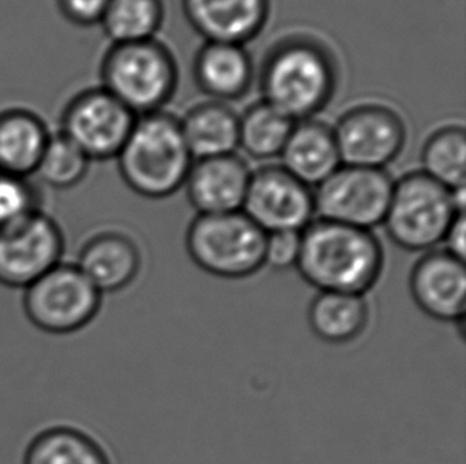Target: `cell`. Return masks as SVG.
I'll use <instances>...</instances> for the list:
<instances>
[{"instance_id":"cell-1","label":"cell","mask_w":466,"mask_h":464,"mask_svg":"<svg viewBox=\"0 0 466 464\" xmlns=\"http://www.w3.org/2000/svg\"><path fill=\"white\" fill-rule=\"evenodd\" d=\"M339 64L333 51L310 34H290L266 51L259 67L263 99L293 121L312 119L333 101Z\"/></svg>"},{"instance_id":"cell-2","label":"cell","mask_w":466,"mask_h":464,"mask_svg":"<svg viewBox=\"0 0 466 464\" xmlns=\"http://www.w3.org/2000/svg\"><path fill=\"white\" fill-rule=\"evenodd\" d=\"M384 263V248L372 231L317 218L301 231L295 267L317 291L366 296Z\"/></svg>"},{"instance_id":"cell-3","label":"cell","mask_w":466,"mask_h":464,"mask_svg":"<svg viewBox=\"0 0 466 464\" xmlns=\"http://www.w3.org/2000/svg\"><path fill=\"white\" fill-rule=\"evenodd\" d=\"M116 159L127 187L148 199L177 193L195 163L185 144L180 119L163 110L137 116Z\"/></svg>"},{"instance_id":"cell-4","label":"cell","mask_w":466,"mask_h":464,"mask_svg":"<svg viewBox=\"0 0 466 464\" xmlns=\"http://www.w3.org/2000/svg\"><path fill=\"white\" fill-rule=\"evenodd\" d=\"M461 214H465V187L449 189L423 172H410L393 183L382 225L400 248L427 253L442 245Z\"/></svg>"},{"instance_id":"cell-5","label":"cell","mask_w":466,"mask_h":464,"mask_svg":"<svg viewBox=\"0 0 466 464\" xmlns=\"http://www.w3.org/2000/svg\"><path fill=\"white\" fill-rule=\"evenodd\" d=\"M101 80V88L133 114H155L176 95L178 66L172 51L155 38L114 44L102 59Z\"/></svg>"},{"instance_id":"cell-6","label":"cell","mask_w":466,"mask_h":464,"mask_svg":"<svg viewBox=\"0 0 466 464\" xmlns=\"http://www.w3.org/2000/svg\"><path fill=\"white\" fill-rule=\"evenodd\" d=\"M266 236L242 210L198 215L187 229L185 245L199 269L218 278L240 280L265 267Z\"/></svg>"},{"instance_id":"cell-7","label":"cell","mask_w":466,"mask_h":464,"mask_svg":"<svg viewBox=\"0 0 466 464\" xmlns=\"http://www.w3.org/2000/svg\"><path fill=\"white\" fill-rule=\"evenodd\" d=\"M102 295L76 264L59 263L25 289L23 308L34 327L48 334H72L95 320Z\"/></svg>"},{"instance_id":"cell-8","label":"cell","mask_w":466,"mask_h":464,"mask_svg":"<svg viewBox=\"0 0 466 464\" xmlns=\"http://www.w3.org/2000/svg\"><path fill=\"white\" fill-rule=\"evenodd\" d=\"M393 183L385 169L340 166L315 187V217L372 231L384 221Z\"/></svg>"},{"instance_id":"cell-9","label":"cell","mask_w":466,"mask_h":464,"mask_svg":"<svg viewBox=\"0 0 466 464\" xmlns=\"http://www.w3.org/2000/svg\"><path fill=\"white\" fill-rule=\"evenodd\" d=\"M136 119L137 115L106 89H86L67 104L59 132L76 145L89 161H107L118 156Z\"/></svg>"},{"instance_id":"cell-10","label":"cell","mask_w":466,"mask_h":464,"mask_svg":"<svg viewBox=\"0 0 466 464\" xmlns=\"http://www.w3.org/2000/svg\"><path fill=\"white\" fill-rule=\"evenodd\" d=\"M344 166L384 169L406 145V125L395 108L384 104H361L347 110L333 127Z\"/></svg>"},{"instance_id":"cell-11","label":"cell","mask_w":466,"mask_h":464,"mask_svg":"<svg viewBox=\"0 0 466 464\" xmlns=\"http://www.w3.org/2000/svg\"><path fill=\"white\" fill-rule=\"evenodd\" d=\"M61 227L37 210L23 220L0 229V285L25 289L37 278L63 263Z\"/></svg>"},{"instance_id":"cell-12","label":"cell","mask_w":466,"mask_h":464,"mask_svg":"<svg viewBox=\"0 0 466 464\" xmlns=\"http://www.w3.org/2000/svg\"><path fill=\"white\" fill-rule=\"evenodd\" d=\"M242 212L266 234L301 232L315 220L314 189L282 166H266L252 172Z\"/></svg>"},{"instance_id":"cell-13","label":"cell","mask_w":466,"mask_h":464,"mask_svg":"<svg viewBox=\"0 0 466 464\" xmlns=\"http://www.w3.org/2000/svg\"><path fill=\"white\" fill-rule=\"evenodd\" d=\"M410 291L417 308L430 318L461 323L466 312L465 259L444 248L423 253L410 270Z\"/></svg>"},{"instance_id":"cell-14","label":"cell","mask_w":466,"mask_h":464,"mask_svg":"<svg viewBox=\"0 0 466 464\" xmlns=\"http://www.w3.org/2000/svg\"><path fill=\"white\" fill-rule=\"evenodd\" d=\"M189 27L206 42L246 46L271 15V0H182Z\"/></svg>"},{"instance_id":"cell-15","label":"cell","mask_w":466,"mask_h":464,"mask_svg":"<svg viewBox=\"0 0 466 464\" xmlns=\"http://www.w3.org/2000/svg\"><path fill=\"white\" fill-rule=\"evenodd\" d=\"M252 170L238 155L196 159L185 188L198 215L240 212Z\"/></svg>"},{"instance_id":"cell-16","label":"cell","mask_w":466,"mask_h":464,"mask_svg":"<svg viewBox=\"0 0 466 464\" xmlns=\"http://www.w3.org/2000/svg\"><path fill=\"white\" fill-rule=\"evenodd\" d=\"M76 267L101 295L127 288L139 276L142 257L134 238L106 231L89 237L76 257Z\"/></svg>"},{"instance_id":"cell-17","label":"cell","mask_w":466,"mask_h":464,"mask_svg":"<svg viewBox=\"0 0 466 464\" xmlns=\"http://www.w3.org/2000/svg\"><path fill=\"white\" fill-rule=\"evenodd\" d=\"M193 78L210 101H238L252 86V57L246 46L206 42L196 53Z\"/></svg>"},{"instance_id":"cell-18","label":"cell","mask_w":466,"mask_h":464,"mask_svg":"<svg viewBox=\"0 0 466 464\" xmlns=\"http://www.w3.org/2000/svg\"><path fill=\"white\" fill-rule=\"evenodd\" d=\"M280 157L282 167L312 189L342 164L333 127L314 118L295 123Z\"/></svg>"},{"instance_id":"cell-19","label":"cell","mask_w":466,"mask_h":464,"mask_svg":"<svg viewBox=\"0 0 466 464\" xmlns=\"http://www.w3.org/2000/svg\"><path fill=\"white\" fill-rule=\"evenodd\" d=\"M180 127L193 159L227 156L239 148V115L225 102H202L189 108Z\"/></svg>"},{"instance_id":"cell-20","label":"cell","mask_w":466,"mask_h":464,"mask_svg":"<svg viewBox=\"0 0 466 464\" xmlns=\"http://www.w3.org/2000/svg\"><path fill=\"white\" fill-rule=\"evenodd\" d=\"M51 132L37 115L23 108L0 114V172L10 176L35 174Z\"/></svg>"},{"instance_id":"cell-21","label":"cell","mask_w":466,"mask_h":464,"mask_svg":"<svg viewBox=\"0 0 466 464\" xmlns=\"http://www.w3.org/2000/svg\"><path fill=\"white\" fill-rule=\"evenodd\" d=\"M308 321L315 338L342 346L359 339L370 321V304L365 295L319 291L310 301Z\"/></svg>"},{"instance_id":"cell-22","label":"cell","mask_w":466,"mask_h":464,"mask_svg":"<svg viewBox=\"0 0 466 464\" xmlns=\"http://www.w3.org/2000/svg\"><path fill=\"white\" fill-rule=\"evenodd\" d=\"M25 464H112L97 440L72 427L40 431L25 449Z\"/></svg>"},{"instance_id":"cell-23","label":"cell","mask_w":466,"mask_h":464,"mask_svg":"<svg viewBox=\"0 0 466 464\" xmlns=\"http://www.w3.org/2000/svg\"><path fill=\"white\" fill-rule=\"evenodd\" d=\"M295 123L268 102H257L239 116V148L258 161L280 156Z\"/></svg>"},{"instance_id":"cell-24","label":"cell","mask_w":466,"mask_h":464,"mask_svg":"<svg viewBox=\"0 0 466 464\" xmlns=\"http://www.w3.org/2000/svg\"><path fill=\"white\" fill-rule=\"evenodd\" d=\"M422 170L425 176L446 188L465 187L466 134L459 125L442 126L431 132L422 148Z\"/></svg>"},{"instance_id":"cell-25","label":"cell","mask_w":466,"mask_h":464,"mask_svg":"<svg viewBox=\"0 0 466 464\" xmlns=\"http://www.w3.org/2000/svg\"><path fill=\"white\" fill-rule=\"evenodd\" d=\"M164 21L163 0H110L101 25L114 44L153 40Z\"/></svg>"},{"instance_id":"cell-26","label":"cell","mask_w":466,"mask_h":464,"mask_svg":"<svg viewBox=\"0 0 466 464\" xmlns=\"http://www.w3.org/2000/svg\"><path fill=\"white\" fill-rule=\"evenodd\" d=\"M88 156L61 132L51 134L35 176L55 189H69L83 182L89 170Z\"/></svg>"},{"instance_id":"cell-27","label":"cell","mask_w":466,"mask_h":464,"mask_svg":"<svg viewBox=\"0 0 466 464\" xmlns=\"http://www.w3.org/2000/svg\"><path fill=\"white\" fill-rule=\"evenodd\" d=\"M42 210L40 195L27 177L0 172V229Z\"/></svg>"},{"instance_id":"cell-28","label":"cell","mask_w":466,"mask_h":464,"mask_svg":"<svg viewBox=\"0 0 466 464\" xmlns=\"http://www.w3.org/2000/svg\"><path fill=\"white\" fill-rule=\"evenodd\" d=\"M301 232H272L266 236L265 266L285 270L297 266Z\"/></svg>"},{"instance_id":"cell-29","label":"cell","mask_w":466,"mask_h":464,"mask_svg":"<svg viewBox=\"0 0 466 464\" xmlns=\"http://www.w3.org/2000/svg\"><path fill=\"white\" fill-rule=\"evenodd\" d=\"M110 0H57L64 18L76 25H101Z\"/></svg>"},{"instance_id":"cell-30","label":"cell","mask_w":466,"mask_h":464,"mask_svg":"<svg viewBox=\"0 0 466 464\" xmlns=\"http://www.w3.org/2000/svg\"><path fill=\"white\" fill-rule=\"evenodd\" d=\"M442 248L451 255L465 259L466 251V221L465 214H461L455 218L454 223L449 227L446 237L442 240Z\"/></svg>"}]
</instances>
